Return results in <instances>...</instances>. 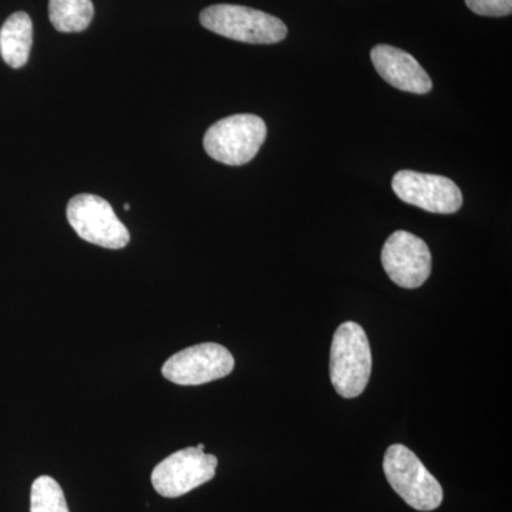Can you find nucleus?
Here are the masks:
<instances>
[{
	"mask_svg": "<svg viewBox=\"0 0 512 512\" xmlns=\"http://www.w3.org/2000/svg\"><path fill=\"white\" fill-rule=\"evenodd\" d=\"M372 375V350L362 326L355 322L340 325L330 349V380L340 396H360Z\"/></svg>",
	"mask_w": 512,
	"mask_h": 512,
	"instance_id": "obj_1",
	"label": "nucleus"
},
{
	"mask_svg": "<svg viewBox=\"0 0 512 512\" xmlns=\"http://www.w3.org/2000/svg\"><path fill=\"white\" fill-rule=\"evenodd\" d=\"M384 476L402 500L417 511H434L443 503V488L420 458L403 444L387 448Z\"/></svg>",
	"mask_w": 512,
	"mask_h": 512,
	"instance_id": "obj_2",
	"label": "nucleus"
},
{
	"mask_svg": "<svg viewBox=\"0 0 512 512\" xmlns=\"http://www.w3.org/2000/svg\"><path fill=\"white\" fill-rule=\"evenodd\" d=\"M200 22L217 35L251 45H274L288 35V28L281 19L247 6H210L202 10Z\"/></svg>",
	"mask_w": 512,
	"mask_h": 512,
	"instance_id": "obj_3",
	"label": "nucleus"
},
{
	"mask_svg": "<svg viewBox=\"0 0 512 512\" xmlns=\"http://www.w3.org/2000/svg\"><path fill=\"white\" fill-rule=\"evenodd\" d=\"M266 140V124L255 114H235L208 128L204 148L218 163L244 165L258 154Z\"/></svg>",
	"mask_w": 512,
	"mask_h": 512,
	"instance_id": "obj_4",
	"label": "nucleus"
},
{
	"mask_svg": "<svg viewBox=\"0 0 512 512\" xmlns=\"http://www.w3.org/2000/svg\"><path fill=\"white\" fill-rule=\"evenodd\" d=\"M67 220L84 241L107 249H121L130 242V232L113 207L92 194H80L67 205Z\"/></svg>",
	"mask_w": 512,
	"mask_h": 512,
	"instance_id": "obj_5",
	"label": "nucleus"
},
{
	"mask_svg": "<svg viewBox=\"0 0 512 512\" xmlns=\"http://www.w3.org/2000/svg\"><path fill=\"white\" fill-rule=\"evenodd\" d=\"M217 467V457L188 447L161 461L151 474V483L163 497L178 498L211 481Z\"/></svg>",
	"mask_w": 512,
	"mask_h": 512,
	"instance_id": "obj_6",
	"label": "nucleus"
},
{
	"mask_svg": "<svg viewBox=\"0 0 512 512\" xmlns=\"http://www.w3.org/2000/svg\"><path fill=\"white\" fill-rule=\"evenodd\" d=\"M234 367V356L227 348L218 343H201L175 353L161 372L165 379L180 386H200L224 379Z\"/></svg>",
	"mask_w": 512,
	"mask_h": 512,
	"instance_id": "obj_7",
	"label": "nucleus"
},
{
	"mask_svg": "<svg viewBox=\"0 0 512 512\" xmlns=\"http://www.w3.org/2000/svg\"><path fill=\"white\" fill-rule=\"evenodd\" d=\"M392 188L406 204L433 214H454L463 205L460 188L443 175L402 170L394 175Z\"/></svg>",
	"mask_w": 512,
	"mask_h": 512,
	"instance_id": "obj_8",
	"label": "nucleus"
},
{
	"mask_svg": "<svg viewBox=\"0 0 512 512\" xmlns=\"http://www.w3.org/2000/svg\"><path fill=\"white\" fill-rule=\"evenodd\" d=\"M382 264L386 274L400 288H420L430 278V249L416 235L396 231L384 244Z\"/></svg>",
	"mask_w": 512,
	"mask_h": 512,
	"instance_id": "obj_9",
	"label": "nucleus"
},
{
	"mask_svg": "<svg viewBox=\"0 0 512 512\" xmlns=\"http://www.w3.org/2000/svg\"><path fill=\"white\" fill-rule=\"evenodd\" d=\"M370 57L377 73L390 86L414 94H427L433 89L426 70L412 55L399 47L377 45L370 52Z\"/></svg>",
	"mask_w": 512,
	"mask_h": 512,
	"instance_id": "obj_10",
	"label": "nucleus"
},
{
	"mask_svg": "<svg viewBox=\"0 0 512 512\" xmlns=\"http://www.w3.org/2000/svg\"><path fill=\"white\" fill-rule=\"evenodd\" d=\"M33 43V23L28 13H13L0 29V55L8 66L20 69L28 63Z\"/></svg>",
	"mask_w": 512,
	"mask_h": 512,
	"instance_id": "obj_11",
	"label": "nucleus"
},
{
	"mask_svg": "<svg viewBox=\"0 0 512 512\" xmlns=\"http://www.w3.org/2000/svg\"><path fill=\"white\" fill-rule=\"evenodd\" d=\"M94 18L92 0H50L49 19L62 33H79L89 28Z\"/></svg>",
	"mask_w": 512,
	"mask_h": 512,
	"instance_id": "obj_12",
	"label": "nucleus"
},
{
	"mask_svg": "<svg viewBox=\"0 0 512 512\" xmlns=\"http://www.w3.org/2000/svg\"><path fill=\"white\" fill-rule=\"evenodd\" d=\"M30 512H70L62 487L55 478L42 476L33 481Z\"/></svg>",
	"mask_w": 512,
	"mask_h": 512,
	"instance_id": "obj_13",
	"label": "nucleus"
},
{
	"mask_svg": "<svg viewBox=\"0 0 512 512\" xmlns=\"http://www.w3.org/2000/svg\"><path fill=\"white\" fill-rule=\"evenodd\" d=\"M466 5L471 12L488 18L510 16L512 12V0H466Z\"/></svg>",
	"mask_w": 512,
	"mask_h": 512,
	"instance_id": "obj_14",
	"label": "nucleus"
},
{
	"mask_svg": "<svg viewBox=\"0 0 512 512\" xmlns=\"http://www.w3.org/2000/svg\"><path fill=\"white\" fill-rule=\"evenodd\" d=\"M124 210L130 211L131 210L130 204L124 205Z\"/></svg>",
	"mask_w": 512,
	"mask_h": 512,
	"instance_id": "obj_15",
	"label": "nucleus"
}]
</instances>
